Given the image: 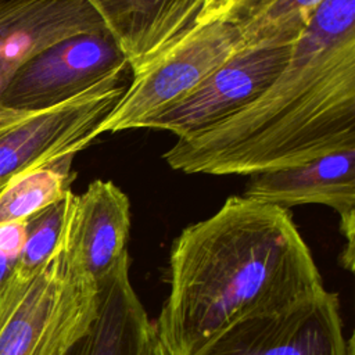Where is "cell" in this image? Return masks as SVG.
I'll return each mask as SVG.
<instances>
[{"mask_svg": "<svg viewBox=\"0 0 355 355\" xmlns=\"http://www.w3.org/2000/svg\"><path fill=\"white\" fill-rule=\"evenodd\" d=\"M355 150V0H326L251 103L164 154L179 172L255 175Z\"/></svg>", "mask_w": 355, "mask_h": 355, "instance_id": "6da1fadb", "label": "cell"}, {"mask_svg": "<svg viewBox=\"0 0 355 355\" xmlns=\"http://www.w3.org/2000/svg\"><path fill=\"white\" fill-rule=\"evenodd\" d=\"M288 209L232 196L175 239L155 327L176 355H198L233 324L323 290Z\"/></svg>", "mask_w": 355, "mask_h": 355, "instance_id": "7a4b0ae2", "label": "cell"}, {"mask_svg": "<svg viewBox=\"0 0 355 355\" xmlns=\"http://www.w3.org/2000/svg\"><path fill=\"white\" fill-rule=\"evenodd\" d=\"M97 284L64 239L33 275L11 272L0 286V355H64L97 315Z\"/></svg>", "mask_w": 355, "mask_h": 355, "instance_id": "3957f363", "label": "cell"}, {"mask_svg": "<svg viewBox=\"0 0 355 355\" xmlns=\"http://www.w3.org/2000/svg\"><path fill=\"white\" fill-rule=\"evenodd\" d=\"M126 71L51 108L4 116L0 122V194L15 178L87 147L93 132L126 90Z\"/></svg>", "mask_w": 355, "mask_h": 355, "instance_id": "277c9868", "label": "cell"}, {"mask_svg": "<svg viewBox=\"0 0 355 355\" xmlns=\"http://www.w3.org/2000/svg\"><path fill=\"white\" fill-rule=\"evenodd\" d=\"M239 46L240 32L233 22L215 21L197 26L164 57L133 75L92 139L103 133L144 128L153 118L190 96Z\"/></svg>", "mask_w": 355, "mask_h": 355, "instance_id": "5b68a950", "label": "cell"}, {"mask_svg": "<svg viewBox=\"0 0 355 355\" xmlns=\"http://www.w3.org/2000/svg\"><path fill=\"white\" fill-rule=\"evenodd\" d=\"M126 69L128 61L108 31L76 35L21 64L0 93V110H47Z\"/></svg>", "mask_w": 355, "mask_h": 355, "instance_id": "8992f818", "label": "cell"}, {"mask_svg": "<svg viewBox=\"0 0 355 355\" xmlns=\"http://www.w3.org/2000/svg\"><path fill=\"white\" fill-rule=\"evenodd\" d=\"M198 355H354L340 301L326 288L283 309L229 327Z\"/></svg>", "mask_w": 355, "mask_h": 355, "instance_id": "52a82bcc", "label": "cell"}, {"mask_svg": "<svg viewBox=\"0 0 355 355\" xmlns=\"http://www.w3.org/2000/svg\"><path fill=\"white\" fill-rule=\"evenodd\" d=\"M293 47L237 50L190 96L153 118L144 129L168 130L182 137L227 118L280 75Z\"/></svg>", "mask_w": 355, "mask_h": 355, "instance_id": "ba28073f", "label": "cell"}, {"mask_svg": "<svg viewBox=\"0 0 355 355\" xmlns=\"http://www.w3.org/2000/svg\"><path fill=\"white\" fill-rule=\"evenodd\" d=\"M243 196L286 209L304 204L333 208L340 216V230L345 239L341 265L354 270L355 150L333 153L294 168L251 175Z\"/></svg>", "mask_w": 355, "mask_h": 355, "instance_id": "9c48e42d", "label": "cell"}, {"mask_svg": "<svg viewBox=\"0 0 355 355\" xmlns=\"http://www.w3.org/2000/svg\"><path fill=\"white\" fill-rule=\"evenodd\" d=\"M104 31L87 0H0V93L35 54L68 37ZM8 114L0 110V122Z\"/></svg>", "mask_w": 355, "mask_h": 355, "instance_id": "30bf717a", "label": "cell"}, {"mask_svg": "<svg viewBox=\"0 0 355 355\" xmlns=\"http://www.w3.org/2000/svg\"><path fill=\"white\" fill-rule=\"evenodd\" d=\"M87 1L119 46L132 75H136L197 28L207 0Z\"/></svg>", "mask_w": 355, "mask_h": 355, "instance_id": "8fae6325", "label": "cell"}, {"mask_svg": "<svg viewBox=\"0 0 355 355\" xmlns=\"http://www.w3.org/2000/svg\"><path fill=\"white\" fill-rule=\"evenodd\" d=\"M130 202L110 180H93L73 194L65 225V243L79 268L98 286L128 254Z\"/></svg>", "mask_w": 355, "mask_h": 355, "instance_id": "7c38bea8", "label": "cell"}, {"mask_svg": "<svg viewBox=\"0 0 355 355\" xmlns=\"http://www.w3.org/2000/svg\"><path fill=\"white\" fill-rule=\"evenodd\" d=\"M126 254L98 283L97 315L64 355H141L151 323L130 277Z\"/></svg>", "mask_w": 355, "mask_h": 355, "instance_id": "4fadbf2b", "label": "cell"}, {"mask_svg": "<svg viewBox=\"0 0 355 355\" xmlns=\"http://www.w3.org/2000/svg\"><path fill=\"white\" fill-rule=\"evenodd\" d=\"M73 157L75 154L65 155L15 178L0 194V225L26 220L64 198L75 179Z\"/></svg>", "mask_w": 355, "mask_h": 355, "instance_id": "5bb4252c", "label": "cell"}, {"mask_svg": "<svg viewBox=\"0 0 355 355\" xmlns=\"http://www.w3.org/2000/svg\"><path fill=\"white\" fill-rule=\"evenodd\" d=\"M326 0H272L250 18L237 22L240 49L293 46L308 29Z\"/></svg>", "mask_w": 355, "mask_h": 355, "instance_id": "9a60e30c", "label": "cell"}, {"mask_svg": "<svg viewBox=\"0 0 355 355\" xmlns=\"http://www.w3.org/2000/svg\"><path fill=\"white\" fill-rule=\"evenodd\" d=\"M72 196L71 190L64 198L37 211L25 220L22 248L12 269L15 275L28 277L36 273L60 248Z\"/></svg>", "mask_w": 355, "mask_h": 355, "instance_id": "2e32d148", "label": "cell"}, {"mask_svg": "<svg viewBox=\"0 0 355 355\" xmlns=\"http://www.w3.org/2000/svg\"><path fill=\"white\" fill-rule=\"evenodd\" d=\"M272 0H207L198 17L197 26L225 21L237 24L262 10Z\"/></svg>", "mask_w": 355, "mask_h": 355, "instance_id": "e0dca14e", "label": "cell"}, {"mask_svg": "<svg viewBox=\"0 0 355 355\" xmlns=\"http://www.w3.org/2000/svg\"><path fill=\"white\" fill-rule=\"evenodd\" d=\"M25 220L0 225V286L12 272L24 241Z\"/></svg>", "mask_w": 355, "mask_h": 355, "instance_id": "ac0fdd59", "label": "cell"}, {"mask_svg": "<svg viewBox=\"0 0 355 355\" xmlns=\"http://www.w3.org/2000/svg\"><path fill=\"white\" fill-rule=\"evenodd\" d=\"M141 355H176L159 336L154 320L151 323V329Z\"/></svg>", "mask_w": 355, "mask_h": 355, "instance_id": "d6986e66", "label": "cell"}]
</instances>
